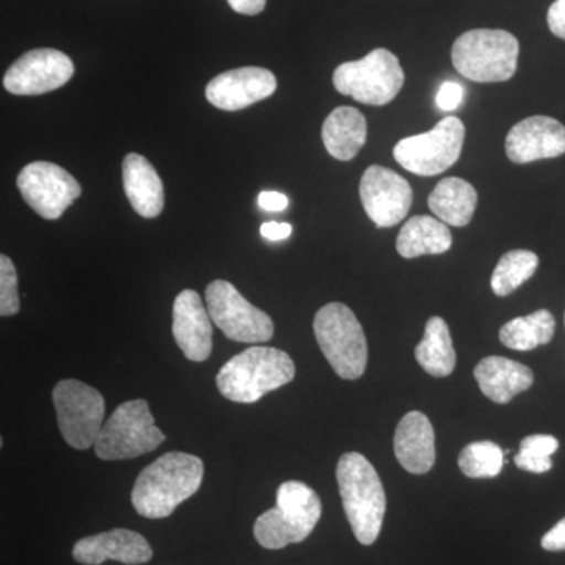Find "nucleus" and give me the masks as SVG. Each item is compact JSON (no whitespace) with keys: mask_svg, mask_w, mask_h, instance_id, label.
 I'll return each instance as SVG.
<instances>
[{"mask_svg":"<svg viewBox=\"0 0 565 565\" xmlns=\"http://www.w3.org/2000/svg\"><path fill=\"white\" fill-rule=\"evenodd\" d=\"M360 199L367 217L377 228H392L411 211L414 192L411 182L393 170L371 166L360 181Z\"/></svg>","mask_w":565,"mask_h":565,"instance_id":"nucleus-13","label":"nucleus"},{"mask_svg":"<svg viewBox=\"0 0 565 565\" xmlns=\"http://www.w3.org/2000/svg\"><path fill=\"white\" fill-rule=\"evenodd\" d=\"M519 54L520 43L512 33L475 29L455 41L451 58L455 68L467 79L492 84L514 77Z\"/></svg>","mask_w":565,"mask_h":565,"instance_id":"nucleus-5","label":"nucleus"},{"mask_svg":"<svg viewBox=\"0 0 565 565\" xmlns=\"http://www.w3.org/2000/svg\"><path fill=\"white\" fill-rule=\"evenodd\" d=\"M321 515V498L310 486L300 481L282 482L278 487L277 505L258 516L253 533L264 548H285L300 544L313 533Z\"/></svg>","mask_w":565,"mask_h":565,"instance_id":"nucleus-4","label":"nucleus"},{"mask_svg":"<svg viewBox=\"0 0 565 565\" xmlns=\"http://www.w3.org/2000/svg\"><path fill=\"white\" fill-rule=\"evenodd\" d=\"M267 0H228L230 7L236 13L248 14V17H255V14L263 13L266 9Z\"/></svg>","mask_w":565,"mask_h":565,"instance_id":"nucleus-37","label":"nucleus"},{"mask_svg":"<svg viewBox=\"0 0 565 565\" xmlns=\"http://www.w3.org/2000/svg\"><path fill=\"white\" fill-rule=\"evenodd\" d=\"M366 118L353 107H338L323 121V145L338 161H352L366 143Z\"/></svg>","mask_w":565,"mask_h":565,"instance_id":"nucleus-22","label":"nucleus"},{"mask_svg":"<svg viewBox=\"0 0 565 565\" xmlns=\"http://www.w3.org/2000/svg\"><path fill=\"white\" fill-rule=\"evenodd\" d=\"M475 379L482 394L492 403L508 404L516 394L534 384V374L525 364L504 356H486L476 364Z\"/></svg>","mask_w":565,"mask_h":565,"instance_id":"nucleus-20","label":"nucleus"},{"mask_svg":"<svg viewBox=\"0 0 565 565\" xmlns=\"http://www.w3.org/2000/svg\"><path fill=\"white\" fill-rule=\"evenodd\" d=\"M394 455L404 470L426 475L435 463V433L433 423L422 412H411L401 419L394 434Z\"/></svg>","mask_w":565,"mask_h":565,"instance_id":"nucleus-19","label":"nucleus"},{"mask_svg":"<svg viewBox=\"0 0 565 565\" xmlns=\"http://www.w3.org/2000/svg\"><path fill=\"white\" fill-rule=\"evenodd\" d=\"M430 211L451 226H467L478 206V192L462 178H445L429 195Z\"/></svg>","mask_w":565,"mask_h":565,"instance_id":"nucleus-24","label":"nucleus"},{"mask_svg":"<svg viewBox=\"0 0 565 565\" xmlns=\"http://www.w3.org/2000/svg\"><path fill=\"white\" fill-rule=\"evenodd\" d=\"M505 154L514 163H531L565 154V126L545 115L516 122L505 137Z\"/></svg>","mask_w":565,"mask_h":565,"instance_id":"nucleus-16","label":"nucleus"},{"mask_svg":"<svg viewBox=\"0 0 565 565\" xmlns=\"http://www.w3.org/2000/svg\"><path fill=\"white\" fill-rule=\"evenodd\" d=\"M315 337L327 362L344 381L362 377L367 364V341L362 323L344 303H327L315 316Z\"/></svg>","mask_w":565,"mask_h":565,"instance_id":"nucleus-6","label":"nucleus"},{"mask_svg":"<svg viewBox=\"0 0 565 565\" xmlns=\"http://www.w3.org/2000/svg\"><path fill=\"white\" fill-rule=\"evenodd\" d=\"M166 441L145 399L128 401L115 408L96 438L95 452L103 460L136 459Z\"/></svg>","mask_w":565,"mask_h":565,"instance_id":"nucleus-7","label":"nucleus"},{"mask_svg":"<svg viewBox=\"0 0 565 565\" xmlns=\"http://www.w3.org/2000/svg\"><path fill=\"white\" fill-rule=\"evenodd\" d=\"M452 234L445 222L430 215H415L405 223L396 239L397 253L414 259L424 255H441L451 248Z\"/></svg>","mask_w":565,"mask_h":565,"instance_id":"nucleus-23","label":"nucleus"},{"mask_svg":"<svg viewBox=\"0 0 565 565\" xmlns=\"http://www.w3.org/2000/svg\"><path fill=\"white\" fill-rule=\"evenodd\" d=\"M74 65L68 55L57 50L25 52L3 76V87L18 96H39L57 90L73 77Z\"/></svg>","mask_w":565,"mask_h":565,"instance_id":"nucleus-14","label":"nucleus"},{"mask_svg":"<svg viewBox=\"0 0 565 565\" xmlns=\"http://www.w3.org/2000/svg\"><path fill=\"white\" fill-rule=\"evenodd\" d=\"M277 90V79L269 70L244 66L218 74L207 84L206 98L221 110H243L263 102Z\"/></svg>","mask_w":565,"mask_h":565,"instance_id":"nucleus-15","label":"nucleus"},{"mask_svg":"<svg viewBox=\"0 0 565 565\" xmlns=\"http://www.w3.org/2000/svg\"><path fill=\"white\" fill-rule=\"evenodd\" d=\"M206 305L212 322L228 340L258 344L274 337V322L269 315L248 302L232 282L212 281L206 288Z\"/></svg>","mask_w":565,"mask_h":565,"instance_id":"nucleus-11","label":"nucleus"},{"mask_svg":"<svg viewBox=\"0 0 565 565\" xmlns=\"http://www.w3.org/2000/svg\"><path fill=\"white\" fill-rule=\"evenodd\" d=\"M258 204L263 211L278 212L288 207V196L280 192L264 191L259 193Z\"/></svg>","mask_w":565,"mask_h":565,"instance_id":"nucleus-35","label":"nucleus"},{"mask_svg":"<svg viewBox=\"0 0 565 565\" xmlns=\"http://www.w3.org/2000/svg\"><path fill=\"white\" fill-rule=\"evenodd\" d=\"M173 337L191 362H204L212 352V319L202 297L192 289L178 294L173 303Z\"/></svg>","mask_w":565,"mask_h":565,"instance_id":"nucleus-17","label":"nucleus"},{"mask_svg":"<svg viewBox=\"0 0 565 565\" xmlns=\"http://www.w3.org/2000/svg\"><path fill=\"white\" fill-rule=\"evenodd\" d=\"M465 126L457 117H446L430 131L397 141L393 156L403 169L418 177H435L451 169L460 154Z\"/></svg>","mask_w":565,"mask_h":565,"instance_id":"nucleus-9","label":"nucleus"},{"mask_svg":"<svg viewBox=\"0 0 565 565\" xmlns=\"http://www.w3.org/2000/svg\"><path fill=\"white\" fill-rule=\"evenodd\" d=\"M337 481L356 541L373 545L386 512L385 489L377 471L360 452H345L338 462Z\"/></svg>","mask_w":565,"mask_h":565,"instance_id":"nucleus-2","label":"nucleus"},{"mask_svg":"<svg viewBox=\"0 0 565 565\" xmlns=\"http://www.w3.org/2000/svg\"><path fill=\"white\" fill-rule=\"evenodd\" d=\"M17 267L7 255L0 256V315L3 318L20 313Z\"/></svg>","mask_w":565,"mask_h":565,"instance_id":"nucleus-29","label":"nucleus"},{"mask_svg":"<svg viewBox=\"0 0 565 565\" xmlns=\"http://www.w3.org/2000/svg\"><path fill=\"white\" fill-rule=\"evenodd\" d=\"M292 234V226L289 223L266 222L262 225L264 239L282 241L288 239Z\"/></svg>","mask_w":565,"mask_h":565,"instance_id":"nucleus-36","label":"nucleus"},{"mask_svg":"<svg viewBox=\"0 0 565 565\" xmlns=\"http://www.w3.org/2000/svg\"><path fill=\"white\" fill-rule=\"evenodd\" d=\"M73 557L84 565H99L104 561L139 565L151 559L152 548L143 535L117 527L77 541L73 548Z\"/></svg>","mask_w":565,"mask_h":565,"instance_id":"nucleus-18","label":"nucleus"},{"mask_svg":"<svg viewBox=\"0 0 565 565\" xmlns=\"http://www.w3.org/2000/svg\"><path fill=\"white\" fill-rule=\"evenodd\" d=\"M542 548L546 552H565V519L557 522L552 530L542 537Z\"/></svg>","mask_w":565,"mask_h":565,"instance_id":"nucleus-34","label":"nucleus"},{"mask_svg":"<svg viewBox=\"0 0 565 565\" xmlns=\"http://www.w3.org/2000/svg\"><path fill=\"white\" fill-rule=\"evenodd\" d=\"M556 321L546 310L515 318L500 330V341L512 351H534L539 345L548 344L555 334Z\"/></svg>","mask_w":565,"mask_h":565,"instance_id":"nucleus-26","label":"nucleus"},{"mask_svg":"<svg viewBox=\"0 0 565 565\" xmlns=\"http://www.w3.org/2000/svg\"><path fill=\"white\" fill-rule=\"evenodd\" d=\"M415 359L433 377H448L456 367V351L444 318L434 316L426 323L422 343L416 345Z\"/></svg>","mask_w":565,"mask_h":565,"instance_id":"nucleus-25","label":"nucleus"},{"mask_svg":"<svg viewBox=\"0 0 565 565\" xmlns=\"http://www.w3.org/2000/svg\"><path fill=\"white\" fill-rule=\"evenodd\" d=\"M122 185L137 214L145 218L161 215L166 204L162 180L143 156L136 152L126 156L122 161Z\"/></svg>","mask_w":565,"mask_h":565,"instance_id":"nucleus-21","label":"nucleus"},{"mask_svg":"<svg viewBox=\"0 0 565 565\" xmlns=\"http://www.w3.org/2000/svg\"><path fill=\"white\" fill-rule=\"evenodd\" d=\"M52 399L63 440L79 451L95 445L106 416L103 394L84 382L65 379L52 390Z\"/></svg>","mask_w":565,"mask_h":565,"instance_id":"nucleus-10","label":"nucleus"},{"mask_svg":"<svg viewBox=\"0 0 565 565\" xmlns=\"http://www.w3.org/2000/svg\"><path fill=\"white\" fill-rule=\"evenodd\" d=\"M514 462L520 470L530 471V473L535 475L546 473V471L553 468L552 457L525 456L522 452L514 457Z\"/></svg>","mask_w":565,"mask_h":565,"instance_id":"nucleus-32","label":"nucleus"},{"mask_svg":"<svg viewBox=\"0 0 565 565\" xmlns=\"http://www.w3.org/2000/svg\"><path fill=\"white\" fill-rule=\"evenodd\" d=\"M22 199L46 221H57L79 199V182L62 167L51 162H32L18 174Z\"/></svg>","mask_w":565,"mask_h":565,"instance_id":"nucleus-12","label":"nucleus"},{"mask_svg":"<svg viewBox=\"0 0 565 565\" xmlns=\"http://www.w3.org/2000/svg\"><path fill=\"white\" fill-rule=\"evenodd\" d=\"M548 28L557 39L565 40V0H555L546 14Z\"/></svg>","mask_w":565,"mask_h":565,"instance_id":"nucleus-33","label":"nucleus"},{"mask_svg":"<svg viewBox=\"0 0 565 565\" xmlns=\"http://www.w3.org/2000/svg\"><path fill=\"white\" fill-rule=\"evenodd\" d=\"M462 85L457 84V82H445L440 90H438L437 96H435V104H437L440 110L452 111L462 104Z\"/></svg>","mask_w":565,"mask_h":565,"instance_id":"nucleus-31","label":"nucleus"},{"mask_svg":"<svg viewBox=\"0 0 565 565\" xmlns=\"http://www.w3.org/2000/svg\"><path fill=\"white\" fill-rule=\"evenodd\" d=\"M203 475L200 457L167 452L141 470L131 493L134 509L145 519H166L199 492Z\"/></svg>","mask_w":565,"mask_h":565,"instance_id":"nucleus-1","label":"nucleus"},{"mask_svg":"<svg viewBox=\"0 0 565 565\" xmlns=\"http://www.w3.org/2000/svg\"><path fill=\"white\" fill-rule=\"evenodd\" d=\"M294 377L296 364L288 353L255 345L223 364L217 374V388L233 403L253 404L267 393L289 384Z\"/></svg>","mask_w":565,"mask_h":565,"instance_id":"nucleus-3","label":"nucleus"},{"mask_svg":"<svg viewBox=\"0 0 565 565\" xmlns=\"http://www.w3.org/2000/svg\"><path fill=\"white\" fill-rule=\"evenodd\" d=\"M564 322H565V316H564Z\"/></svg>","mask_w":565,"mask_h":565,"instance_id":"nucleus-38","label":"nucleus"},{"mask_svg":"<svg viewBox=\"0 0 565 565\" xmlns=\"http://www.w3.org/2000/svg\"><path fill=\"white\" fill-rule=\"evenodd\" d=\"M539 267V256L530 250H512L504 253L494 267L492 291L498 297H505L519 289L523 282L530 280Z\"/></svg>","mask_w":565,"mask_h":565,"instance_id":"nucleus-27","label":"nucleus"},{"mask_svg":"<svg viewBox=\"0 0 565 565\" xmlns=\"http://www.w3.org/2000/svg\"><path fill=\"white\" fill-rule=\"evenodd\" d=\"M559 448V441L553 435H530L520 444V452L533 457H552Z\"/></svg>","mask_w":565,"mask_h":565,"instance_id":"nucleus-30","label":"nucleus"},{"mask_svg":"<svg viewBox=\"0 0 565 565\" xmlns=\"http://www.w3.org/2000/svg\"><path fill=\"white\" fill-rule=\"evenodd\" d=\"M405 81L396 55L384 47L371 51L362 61L345 62L333 73V85L341 95L366 106H385L399 95Z\"/></svg>","mask_w":565,"mask_h":565,"instance_id":"nucleus-8","label":"nucleus"},{"mask_svg":"<svg viewBox=\"0 0 565 565\" xmlns=\"http://www.w3.org/2000/svg\"><path fill=\"white\" fill-rule=\"evenodd\" d=\"M504 467V451L493 441H475L465 446L459 456L460 471L467 478H497Z\"/></svg>","mask_w":565,"mask_h":565,"instance_id":"nucleus-28","label":"nucleus"}]
</instances>
